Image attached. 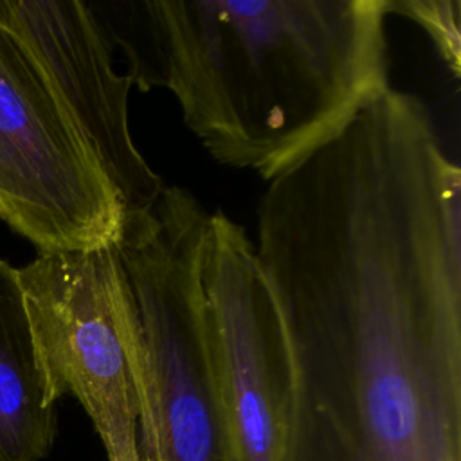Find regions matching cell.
Segmentation results:
<instances>
[{
	"label": "cell",
	"mask_w": 461,
	"mask_h": 461,
	"mask_svg": "<svg viewBox=\"0 0 461 461\" xmlns=\"http://www.w3.org/2000/svg\"><path fill=\"white\" fill-rule=\"evenodd\" d=\"M393 0L99 4L128 76L167 88L220 164L270 182L389 88Z\"/></svg>",
	"instance_id": "obj_1"
},
{
	"label": "cell",
	"mask_w": 461,
	"mask_h": 461,
	"mask_svg": "<svg viewBox=\"0 0 461 461\" xmlns=\"http://www.w3.org/2000/svg\"><path fill=\"white\" fill-rule=\"evenodd\" d=\"M209 212L166 185L144 211L124 212L115 249L140 326V425L155 461H234L216 393L200 281Z\"/></svg>",
	"instance_id": "obj_2"
},
{
	"label": "cell",
	"mask_w": 461,
	"mask_h": 461,
	"mask_svg": "<svg viewBox=\"0 0 461 461\" xmlns=\"http://www.w3.org/2000/svg\"><path fill=\"white\" fill-rule=\"evenodd\" d=\"M45 398L74 396L108 461H155L140 425V326L115 243L16 268Z\"/></svg>",
	"instance_id": "obj_3"
},
{
	"label": "cell",
	"mask_w": 461,
	"mask_h": 461,
	"mask_svg": "<svg viewBox=\"0 0 461 461\" xmlns=\"http://www.w3.org/2000/svg\"><path fill=\"white\" fill-rule=\"evenodd\" d=\"M0 220L38 252L115 243L124 205L43 74L0 27Z\"/></svg>",
	"instance_id": "obj_4"
},
{
	"label": "cell",
	"mask_w": 461,
	"mask_h": 461,
	"mask_svg": "<svg viewBox=\"0 0 461 461\" xmlns=\"http://www.w3.org/2000/svg\"><path fill=\"white\" fill-rule=\"evenodd\" d=\"M200 281L211 366L234 461H283L292 362L274 292L245 229L209 212Z\"/></svg>",
	"instance_id": "obj_5"
},
{
	"label": "cell",
	"mask_w": 461,
	"mask_h": 461,
	"mask_svg": "<svg viewBox=\"0 0 461 461\" xmlns=\"http://www.w3.org/2000/svg\"><path fill=\"white\" fill-rule=\"evenodd\" d=\"M0 27L32 58L50 90L117 191L124 212L149 209L164 182L130 130L128 74L113 67V43L92 4L0 0Z\"/></svg>",
	"instance_id": "obj_6"
},
{
	"label": "cell",
	"mask_w": 461,
	"mask_h": 461,
	"mask_svg": "<svg viewBox=\"0 0 461 461\" xmlns=\"http://www.w3.org/2000/svg\"><path fill=\"white\" fill-rule=\"evenodd\" d=\"M54 438L16 268L0 258V461H41Z\"/></svg>",
	"instance_id": "obj_7"
},
{
	"label": "cell",
	"mask_w": 461,
	"mask_h": 461,
	"mask_svg": "<svg viewBox=\"0 0 461 461\" xmlns=\"http://www.w3.org/2000/svg\"><path fill=\"white\" fill-rule=\"evenodd\" d=\"M391 11L418 22L432 38L454 76H459V2L457 0H393Z\"/></svg>",
	"instance_id": "obj_8"
}]
</instances>
